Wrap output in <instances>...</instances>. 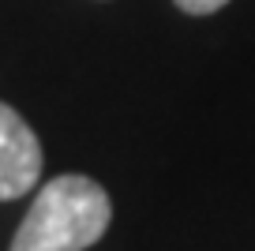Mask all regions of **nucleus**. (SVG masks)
Here are the masks:
<instances>
[{
	"label": "nucleus",
	"instance_id": "obj_1",
	"mask_svg": "<svg viewBox=\"0 0 255 251\" xmlns=\"http://www.w3.org/2000/svg\"><path fill=\"white\" fill-rule=\"evenodd\" d=\"M113 221L109 195L98 180L79 173L53 176L30 203L11 251H87Z\"/></svg>",
	"mask_w": 255,
	"mask_h": 251
},
{
	"label": "nucleus",
	"instance_id": "obj_2",
	"mask_svg": "<svg viewBox=\"0 0 255 251\" xmlns=\"http://www.w3.org/2000/svg\"><path fill=\"white\" fill-rule=\"evenodd\" d=\"M41 176V142L11 105L0 102V203L23 199Z\"/></svg>",
	"mask_w": 255,
	"mask_h": 251
},
{
	"label": "nucleus",
	"instance_id": "obj_3",
	"mask_svg": "<svg viewBox=\"0 0 255 251\" xmlns=\"http://www.w3.org/2000/svg\"><path fill=\"white\" fill-rule=\"evenodd\" d=\"M180 11H188V15H210V11L225 8L229 0H173Z\"/></svg>",
	"mask_w": 255,
	"mask_h": 251
}]
</instances>
